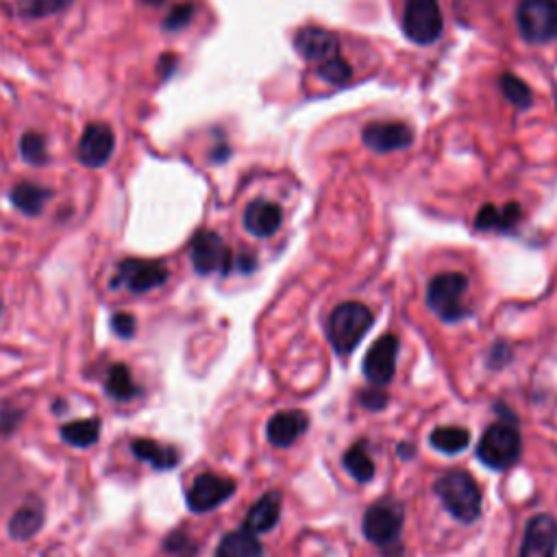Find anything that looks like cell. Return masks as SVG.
<instances>
[{
  "mask_svg": "<svg viewBox=\"0 0 557 557\" xmlns=\"http://www.w3.org/2000/svg\"><path fill=\"white\" fill-rule=\"evenodd\" d=\"M405 523V510L399 501L381 499L373 503L364 514V536L381 549L383 557H403L401 529Z\"/></svg>",
  "mask_w": 557,
  "mask_h": 557,
  "instance_id": "cell-1",
  "label": "cell"
},
{
  "mask_svg": "<svg viewBox=\"0 0 557 557\" xmlns=\"http://www.w3.org/2000/svg\"><path fill=\"white\" fill-rule=\"evenodd\" d=\"M433 492L460 523L470 525L481 516V490L466 470H449V473L440 475L433 484Z\"/></svg>",
  "mask_w": 557,
  "mask_h": 557,
  "instance_id": "cell-2",
  "label": "cell"
},
{
  "mask_svg": "<svg viewBox=\"0 0 557 557\" xmlns=\"http://www.w3.org/2000/svg\"><path fill=\"white\" fill-rule=\"evenodd\" d=\"M373 312L364 303H342L327 320V338L338 355H351L373 327Z\"/></svg>",
  "mask_w": 557,
  "mask_h": 557,
  "instance_id": "cell-3",
  "label": "cell"
},
{
  "mask_svg": "<svg viewBox=\"0 0 557 557\" xmlns=\"http://www.w3.org/2000/svg\"><path fill=\"white\" fill-rule=\"evenodd\" d=\"M468 277L464 272H442L427 286V305L444 323H460L470 312L464 303Z\"/></svg>",
  "mask_w": 557,
  "mask_h": 557,
  "instance_id": "cell-4",
  "label": "cell"
},
{
  "mask_svg": "<svg viewBox=\"0 0 557 557\" xmlns=\"http://www.w3.org/2000/svg\"><path fill=\"white\" fill-rule=\"evenodd\" d=\"M521 453H523L521 431H518L514 423H505V420L490 425L484 431V436H481L477 447L479 462L492 470L512 468L518 460H521Z\"/></svg>",
  "mask_w": 557,
  "mask_h": 557,
  "instance_id": "cell-5",
  "label": "cell"
},
{
  "mask_svg": "<svg viewBox=\"0 0 557 557\" xmlns=\"http://www.w3.org/2000/svg\"><path fill=\"white\" fill-rule=\"evenodd\" d=\"M518 29L531 44L557 37V0H523L518 7Z\"/></svg>",
  "mask_w": 557,
  "mask_h": 557,
  "instance_id": "cell-6",
  "label": "cell"
},
{
  "mask_svg": "<svg viewBox=\"0 0 557 557\" xmlns=\"http://www.w3.org/2000/svg\"><path fill=\"white\" fill-rule=\"evenodd\" d=\"M442 11L438 0H407L403 31L416 44H431L442 35Z\"/></svg>",
  "mask_w": 557,
  "mask_h": 557,
  "instance_id": "cell-7",
  "label": "cell"
},
{
  "mask_svg": "<svg viewBox=\"0 0 557 557\" xmlns=\"http://www.w3.org/2000/svg\"><path fill=\"white\" fill-rule=\"evenodd\" d=\"M190 259L198 275H227L235 266L233 255L225 240L214 231H198L190 244Z\"/></svg>",
  "mask_w": 557,
  "mask_h": 557,
  "instance_id": "cell-8",
  "label": "cell"
},
{
  "mask_svg": "<svg viewBox=\"0 0 557 557\" xmlns=\"http://www.w3.org/2000/svg\"><path fill=\"white\" fill-rule=\"evenodd\" d=\"M168 281V268L155 259H125L118 266L116 279L111 281L114 288H127L135 294L151 292Z\"/></svg>",
  "mask_w": 557,
  "mask_h": 557,
  "instance_id": "cell-9",
  "label": "cell"
},
{
  "mask_svg": "<svg viewBox=\"0 0 557 557\" xmlns=\"http://www.w3.org/2000/svg\"><path fill=\"white\" fill-rule=\"evenodd\" d=\"M401 342L394 333H383L375 344L370 346L364 357V375L373 386H388L396 373V360H399Z\"/></svg>",
  "mask_w": 557,
  "mask_h": 557,
  "instance_id": "cell-10",
  "label": "cell"
},
{
  "mask_svg": "<svg viewBox=\"0 0 557 557\" xmlns=\"http://www.w3.org/2000/svg\"><path fill=\"white\" fill-rule=\"evenodd\" d=\"M235 484L227 477H218L212 473L198 475L188 492V507L196 514H205L216 510L218 505L231 499Z\"/></svg>",
  "mask_w": 557,
  "mask_h": 557,
  "instance_id": "cell-11",
  "label": "cell"
},
{
  "mask_svg": "<svg viewBox=\"0 0 557 557\" xmlns=\"http://www.w3.org/2000/svg\"><path fill=\"white\" fill-rule=\"evenodd\" d=\"M557 555V521L551 514H536L525 527L518 557H555Z\"/></svg>",
  "mask_w": 557,
  "mask_h": 557,
  "instance_id": "cell-12",
  "label": "cell"
},
{
  "mask_svg": "<svg viewBox=\"0 0 557 557\" xmlns=\"http://www.w3.org/2000/svg\"><path fill=\"white\" fill-rule=\"evenodd\" d=\"M364 144L375 153H392L407 148L414 140V131L403 122H370L362 131Z\"/></svg>",
  "mask_w": 557,
  "mask_h": 557,
  "instance_id": "cell-13",
  "label": "cell"
},
{
  "mask_svg": "<svg viewBox=\"0 0 557 557\" xmlns=\"http://www.w3.org/2000/svg\"><path fill=\"white\" fill-rule=\"evenodd\" d=\"M294 46L299 55L312 64L323 66L329 59L340 55L338 37L320 27H305L294 35Z\"/></svg>",
  "mask_w": 557,
  "mask_h": 557,
  "instance_id": "cell-14",
  "label": "cell"
},
{
  "mask_svg": "<svg viewBox=\"0 0 557 557\" xmlns=\"http://www.w3.org/2000/svg\"><path fill=\"white\" fill-rule=\"evenodd\" d=\"M116 138L114 131L101 122H94L83 131L79 142V159L83 166L88 168H101L109 162V157L114 155Z\"/></svg>",
  "mask_w": 557,
  "mask_h": 557,
  "instance_id": "cell-15",
  "label": "cell"
},
{
  "mask_svg": "<svg viewBox=\"0 0 557 557\" xmlns=\"http://www.w3.org/2000/svg\"><path fill=\"white\" fill-rule=\"evenodd\" d=\"M309 418L301 410H288L279 412L268 420L266 436L272 447H290L296 440H299L303 433L307 431Z\"/></svg>",
  "mask_w": 557,
  "mask_h": 557,
  "instance_id": "cell-16",
  "label": "cell"
},
{
  "mask_svg": "<svg viewBox=\"0 0 557 557\" xmlns=\"http://www.w3.org/2000/svg\"><path fill=\"white\" fill-rule=\"evenodd\" d=\"M281 222H283L281 207L270 201H264V198L253 201L244 212V227L251 235H255V238H270V235H275L281 227Z\"/></svg>",
  "mask_w": 557,
  "mask_h": 557,
  "instance_id": "cell-17",
  "label": "cell"
},
{
  "mask_svg": "<svg viewBox=\"0 0 557 557\" xmlns=\"http://www.w3.org/2000/svg\"><path fill=\"white\" fill-rule=\"evenodd\" d=\"M279 518H281V492L272 490L266 492L264 497L251 507L249 514H246L244 529L251 531L255 536L266 534V531L277 527Z\"/></svg>",
  "mask_w": 557,
  "mask_h": 557,
  "instance_id": "cell-18",
  "label": "cell"
},
{
  "mask_svg": "<svg viewBox=\"0 0 557 557\" xmlns=\"http://www.w3.org/2000/svg\"><path fill=\"white\" fill-rule=\"evenodd\" d=\"M521 205L507 203L505 207L497 205H486L479 209V214L475 218V229L479 231H512L518 222H521Z\"/></svg>",
  "mask_w": 557,
  "mask_h": 557,
  "instance_id": "cell-19",
  "label": "cell"
},
{
  "mask_svg": "<svg viewBox=\"0 0 557 557\" xmlns=\"http://www.w3.org/2000/svg\"><path fill=\"white\" fill-rule=\"evenodd\" d=\"M131 451H133L135 457H138V460L148 462L157 470L175 468L181 460V455L175 447H166V444H159L155 440H146V438L133 440Z\"/></svg>",
  "mask_w": 557,
  "mask_h": 557,
  "instance_id": "cell-20",
  "label": "cell"
},
{
  "mask_svg": "<svg viewBox=\"0 0 557 557\" xmlns=\"http://www.w3.org/2000/svg\"><path fill=\"white\" fill-rule=\"evenodd\" d=\"M216 557H264V547L255 534L240 529L220 540Z\"/></svg>",
  "mask_w": 557,
  "mask_h": 557,
  "instance_id": "cell-21",
  "label": "cell"
},
{
  "mask_svg": "<svg viewBox=\"0 0 557 557\" xmlns=\"http://www.w3.org/2000/svg\"><path fill=\"white\" fill-rule=\"evenodd\" d=\"M9 198L22 214L37 216L42 214L44 205L48 203V198H51V190H46L42 185H35V183H18L16 188L11 190Z\"/></svg>",
  "mask_w": 557,
  "mask_h": 557,
  "instance_id": "cell-22",
  "label": "cell"
},
{
  "mask_svg": "<svg viewBox=\"0 0 557 557\" xmlns=\"http://www.w3.org/2000/svg\"><path fill=\"white\" fill-rule=\"evenodd\" d=\"M44 525V510L42 505L29 503L20 507V510L11 516L9 521V536L14 540H29Z\"/></svg>",
  "mask_w": 557,
  "mask_h": 557,
  "instance_id": "cell-23",
  "label": "cell"
},
{
  "mask_svg": "<svg viewBox=\"0 0 557 557\" xmlns=\"http://www.w3.org/2000/svg\"><path fill=\"white\" fill-rule=\"evenodd\" d=\"M431 447L444 453V455H457L462 453L470 444V431L460 425H447L436 427L429 433Z\"/></svg>",
  "mask_w": 557,
  "mask_h": 557,
  "instance_id": "cell-24",
  "label": "cell"
},
{
  "mask_svg": "<svg viewBox=\"0 0 557 557\" xmlns=\"http://www.w3.org/2000/svg\"><path fill=\"white\" fill-rule=\"evenodd\" d=\"M342 464L346 468V473H349L355 481H362V484H366V481H370L375 475V462L373 457L368 455V447L364 440L355 442L353 447L344 453Z\"/></svg>",
  "mask_w": 557,
  "mask_h": 557,
  "instance_id": "cell-25",
  "label": "cell"
},
{
  "mask_svg": "<svg viewBox=\"0 0 557 557\" xmlns=\"http://www.w3.org/2000/svg\"><path fill=\"white\" fill-rule=\"evenodd\" d=\"M105 390L111 399H116V401H131L140 394V388L135 386L131 370L125 364H114L107 370Z\"/></svg>",
  "mask_w": 557,
  "mask_h": 557,
  "instance_id": "cell-26",
  "label": "cell"
},
{
  "mask_svg": "<svg viewBox=\"0 0 557 557\" xmlns=\"http://www.w3.org/2000/svg\"><path fill=\"white\" fill-rule=\"evenodd\" d=\"M98 436H101V423H98V418L72 420V423L61 427V438L72 444V447H92Z\"/></svg>",
  "mask_w": 557,
  "mask_h": 557,
  "instance_id": "cell-27",
  "label": "cell"
},
{
  "mask_svg": "<svg viewBox=\"0 0 557 557\" xmlns=\"http://www.w3.org/2000/svg\"><path fill=\"white\" fill-rule=\"evenodd\" d=\"M501 90L507 96V101L514 103L516 107L527 109L531 103H534V94L527 88V83H523L514 74H503L501 77Z\"/></svg>",
  "mask_w": 557,
  "mask_h": 557,
  "instance_id": "cell-28",
  "label": "cell"
},
{
  "mask_svg": "<svg viewBox=\"0 0 557 557\" xmlns=\"http://www.w3.org/2000/svg\"><path fill=\"white\" fill-rule=\"evenodd\" d=\"M20 153L29 164H35V166L46 164L48 162V151H46L44 135L35 133V131L24 133L22 140H20Z\"/></svg>",
  "mask_w": 557,
  "mask_h": 557,
  "instance_id": "cell-29",
  "label": "cell"
},
{
  "mask_svg": "<svg viewBox=\"0 0 557 557\" xmlns=\"http://www.w3.org/2000/svg\"><path fill=\"white\" fill-rule=\"evenodd\" d=\"M72 5V0H22L20 14L27 18H44L59 14Z\"/></svg>",
  "mask_w": 557,
  "mask_h": 557,
  "instance_id": "cell-30",
  "label": "cell"
},
{
  "mask_svg": "<svg viewBox=\"0 0 557 557\" xmlns=\"http://www.w3.org/2000/svg\"><path fill=\"white\" fill-rule=\"evenodd\" d=\"M318 72H320V77H323L331 85H344L346 81L353 77V68L342 55L329 59L327 64H323V66H318Z\"/></svg>",
  "mask_w": 557,
  "mask_h": 557,
  "instance_id": "cell-31",
  "label": "cell"
},
{
  "mask_svg": "<svg viewBox=\"0 0 557 557\" xmlns=\"http://www.w3.org/2000/svg\"><path fill=\"white\" fill-rule=\"evenodd\" d=\"M166 551L175 557H194L196 555V542L188 536L183 534V531H175V534H170L166 538Z\"/></svg>",
  "mask_w": 557,
  "mask_h": 557,
  "instance_id": "cell-32",
  "label": "cell"
},
{
  "mask_svg": "<svg viewBox=\"0 0 557 557\" xmlns=\"http://www.w3.org/2000/svg\"><path fill=\"white\" fill-rule=\"evenodd\" d=\"M194 16V7L190 3H183V5H177L175 9L170 11L166 22H164V29L166 31H179L183 27H188L190 20Z\"/></svg>",
  "mask_w": 557,
  "mask_h": 557,
  "instance_id": "cell-33",
  "label": "cell"
},
{
  "mask_svg": "<svg viewBox=\"0 0 557 557\" xmlns=\"http://www.w3.org/2000/svg\"><path fill=\"white\" fill-rule=\"evenodd\" d=\"M357 401H360L362 407H366V410L370 412H381L383 407L388 405V394L379 390V386H373V388H368V390H362L360 396H357Z\"/></svg>",
  "mask_w": 557,
  "mask_h": 557,
  "instance_id": "cell-34",
  "label": "cell"
},
{
  "mask_svg": "<svg viewBox=\"0 0 557 557\" xmlns=\"http://www.w3.org/2000/svg\"><path fill=\"white\" fill-rule=\"evenodd\" d=\"M111 329H114V333L120 338H133L135 329H138V323H135V318L131 314L120 312L111 318Z\"/></svg>",
  "mask_w": 557,
  "mask_h": 557,
  "instance_id": "cell-35",
  "label": "cell"
},
{
  "mask_svg": "<svg viewBox=\"0 0 557 557\" xmlns=\"http://www.w3.org/2000/svg\"><path fill=\"white\" fill-rule=\"evenodd\" d=\"M510 357H512L510 346L503 344V342H499V344L492 349L488 364H490V368H501V366H505L507 362H510Z\"/></svg>",
  "mask_w": 557,
  "mask_h": 557,
  "instance_id": "cell-36",
  "label": "cell"
},
{
  "mask_svg": "<svg viewBox=\"0 0 557 557\" xmlns=\"http://www.w3.org/2000/svg\"><path fill=\"white\" fill-rule=\"evenodd\" d=\"M20 418H22V412H18V410H3V412H0V433H5V436H7V433L18 429Z\"/></svg>",
  "mask_w": 557,
  "mask_h": 557,
  "instance_id": "cell-37",
  "label": "cell"
},
{
  "mask_svg": "<svg viewBox=\"0 0 557 557\" xmlns=\"http://www.w3.org/2000/svg\"><path fill=\"white\" fill-rule=\"evenodd\" d=\"M414 453H416V449H414L412 442H401V447H399L401 457H405V460H407V457H412Z\"/></svg>",
  "mask_w": 557,
  "mask_h": 557,
  "instance_id": "cell-38",
  "label": "cell"
},
{
  "mask_svg": "<svg viewBox=\"0 0 557 557\" xmlns=\"http://www.w3.org/2000/svg\"><path fill=\"white\" fill-rule=\"evenodd\" d=\"M144 3H146V5H162L164 0H144Z\"/></svg>",
  "mask_w": 557,
  "mask_h": 557,
  "instance_id": "cell-39",
  "label": "cell"
},
{
  "mask_svg": "<svg viewBox=\"0 0 557 557\" xmlns=\"http://www.w3.org/2000/svg\"><path fill=\"white\" fill-rule=\"evenodd\" d=\"M0 314H3V303H0Z\"/></svg>",
  "mask_w": 557,
  "mask_h": 557,
  "instance_id": "cell-40",
  "label": "cell"
}]
</instances>
